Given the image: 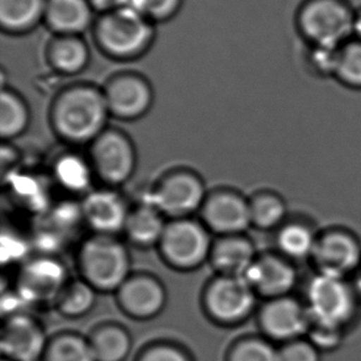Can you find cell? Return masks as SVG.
<instances>
[{"mask_svg":"<svg viewBox=\"0 0 361 361\" xmlns=\"http://www.w3.org/2000/svg\"><path fill=\"white\" fill-rule=\"evenodd\" d=\"M312 258L319 271L344 276L360 264V245L352 235L332 232L318 238Z\"/></svg>","mask_w":361,"mask_h":361,"instance_id":"obj_18","label":"cell"},{"mask_svg":"<svg viewBox=\"0 0 361 361\" xmlns=\"http://www.w3.org/2000/svg\"><path fill=\"white\" fill-rule=\"evenodd\" d=\"M94 174L90 161L74 154L61 157L54 166V176L66 190L80 192L87 190Z\"/></svg>","mask_w":361,"mask_h":361,"instance_id":"obj_28","label":"cell"},{"mask_svg":"<svg viewBox=\"0 0 361 361\" xmlns=\"http://www.w3.org/2000/svg\"><path fill=\"white\" fill-rule=\"evenodd\" d=\"M110 111L104 90L93 85H74L54 99L51 122L64 141L73 145L92 143L105 130Z\"/></svg>","mask_w":361,"mask_h":361,"instance_id":"obj_1","label":"cell"},{"mask_svg":"<svg viewBox=\"0 0 361 361\" xmlns=\"http://www.w3.org/2000/svg\"><path fill=\"white\" fill-rule=\"evenodd\" d=\"M318 238L301 224H290L279 231L278 247L283 255L293 259L312 257Z\"/></svg>","mask_w":361,"mask_h":361,"instance_id":"obj_30","label":"cell"},{"mask_svg":"<svg viewBox=\"0 0 361 361\" xmlns=\"http://www.w3.org/2000/svg\"><path fill=\"white\" fill-rule=\"evenodd\" d=\"M95 361H125L132 350V338L118 323L99 324L88 336Z\"/></svg>","mask_w":361,"mask_h":361,"instance_id":"obj_21","label":"cell"},{"mask_svg":"<svg viewBox=\"0 0 361 361\" xmlns=\"http://www.w3.org/2000/svg\"><path fill=\"white\" fill-rule=\"evenodd\" d=\"M153 30L147 18L122 6L111 10L100 20L97 39L100 47L115 59H135L148 49Z\"/></svg>","mask_w":361,"mask_h":361,"instance_id":"obj_4","label":"cell"},{"mask_svg":"<svg viewBox=\"0 0 361 361\" xmlns=\"http://www.w3.org/2000/svg\"><path fill=\"white\" fill-rule=\"evenodd\" d=\"M115 293L122 313L135 321H149L159 316L168 298L161 280L148 274L131 275Z\"/></svg>","mask_w":361,"mask_h":361,"instance_id":"obj_11","label":"cell"},{"mask_svg":"<svg viewBox=\"0 0 361 361\" xmlns=\"http://www.w3.org/2000/svg\"><path fill=\"white\" fill-rule=\"evenodd\" d=\"M201 217L209 231L220 237L242 235L252 226L249 200L235 191L219 190L207 195Z\"/></svg>","mask_w":361,"mask_h":361,"instance_id":"obj_12","label":"cell"},{"mask_svg":"<svg viewBox=\"0 0 361 361\" xmlns=\"http://www.w3.org/2000/svg\"><path fill=\"white\" fill-rule=\"evenodd\" d=\"M168 222L164 215L148 201L132 209L123 232L132 243L140 247L158 245Z\"/></svg>","mask_w":361,"mask_h":361,"instance_id":"obj_22","label":"cell"},{"mask_svg":"<svg viewBox=\"0 0 361 361\" xmlns=\"http://www.w3.org/2000/svg\"><path fill=\"white\" fill-rule=\"evenodd\" d=\"M29 122V108L24 100L13 90L3 89L0 97V135L3 140L23 135Z\"/></svg>","mask_w":361,"mask_h":361,"instance_id":"obj_27","label":"cell"},{"mask_svg":"<svg viewBox=\"0 0 361 361\" xmlns=\"http://www.w3.org/2000/svg\"><path fill=\"white\" fill-rule=\"evenodd\" d=\"M278 361H321L319 350L303 338L283 343L279 348Z\"/></svg>","mask_w":361,"mask_h":361,"instance_id":"obj_35","label":"cell"},{"mask_svg":"<svg viewBox=\"0 0 361 361\" xmlns=\"http://www.w3.org/2000/svg\"><path fill=\"white\" fill-rule=\"evenodd\" d=\"M279 348L268 338L244 336L227 348L225 361H278Z\"/></svg>","mask_w":361,"mask_h":361,"instance_id":"obj_29","label":"cell"},{"mask_svg":"<svg viewBox=\"0 0 361 361\" xmlns=\"http://www.w3.org/2000/svg\"><path fill=\"white\" fill-rule=\"evenodd\" d=\"M307 311L312 324L343 329L355 313V295L344 276L323 273L307 288Z\"/></svg>","mask_w":361,"mask_h":361,"instance_id":"obj_6","label":"cell"},{"mask_svg":"<svg viewBox=\"0 0 361 361\" xmlns=\"http://www.w3.org/2000/svg\"><path fill=\"white\" fill-rule=\"evenodd\" d=\"M257 296L242 276L219 274L204 288L201 306L211 322L220 327H235L248 321L253 314Z\"/></svg>","mask_w":361,"mask_h":361,"instance_id":"obj_3","label":"cell"},{"mask_svg":"<svg viewBox=\"0 0 361 361\" xmlns=\"http://www.w3.org/2000/svg\"><path fill=\"white\" fill-rule=\"evenodd\" d=\"M302 26L318 46L337 47L350 34L354 23L348 10L337 1L318 0L303 13Z\"/></svg>","mask_w":361,"mask_h":361,"instance_id":"obj_14","label":"cell"},{"mask_svg":"<svg viewBox=\"0 0 361 361\" xmlns=\"http://www.w3.org/2000/svg\"><path fill=\"white\" fill-rule=\"evenodd\" d=\"M354 30L357 31V34L361 37V14L359 15V18L354 23Z\"/></svg>","mask_w":361,"mask_h":361,"instance_id":"obj_39","label":"cell"},{"mask_svg":"<svg viewBox=\"0 0 361 361\" xmlns=\"http://www.w3.org/2000/svg\"><path fill=\"white\" fill-rule=\"evenodd\" d=\"M46 0H0V23L10 32L31 29L44 16Z\"/></svg>","mask_w":361,"mask_h":361,"instance_id":"obj_24","label":"cell"},{"mask_svg":"<svg viewBox=\"0 0 361 361\" xmlns=\"http://www.w3.org/2000/svg\"><path fill=\"white\" fill-rule=\"evenodd\" d=\"M252 226L260 230H271L283 224L286 216V206L279 196L263 192L249 200Z\"/></svg>","mask_w":361,"mask_h":361,"instance_id":"obj_31","label":"cell"},{"mask_svg":"<svg viewBox=\"0 0 361 361\" xmlns=\"http://www.w3.org/2000/svg\"><path fill=\"white\" fill-rule=\"evenodd\" d=\"M258 324L264 337L283 344L307 336L312 322L307 308L290 296H283L264 303L259 310Z\"/></svg>","mask_w":361,"mask_h":361,"instance_id":"obj_9","label":"cell"},{"mask_svg":"<svg viewBox=\"0 0 361 361\" xmlns=\"http://www.w3.org/2000/svg\"><path fill=\"white\" fill-rule=\"evenodd\" d=\"M212 243L209 228L204 224L185 217L166 224L157 247L169 267L190 271L210 259Z\"/></svg>","mask_w":361,"mask_h":361,"instance_id":"obj_5","label":"cell"},{"mask_svg":"<svg viewBox=\"0 0 361 361\" xmlns=\"http://www.w3.org/2000/svg\"><path fill=\"white\" fill-rule=\"evenodd\" d=\"M204 181L191 171H178L158 181L148 202L173 220L185 219L205 202Z\"/></svg>","mask_w":361,"mask_h":361,"instance_id":"obj_8","label":"cell"},{"mask_svg":"<svg viewBox=\"0 0 361 361\" xmlns=\"http://www.w3.org/2000/svg\"><path fill=\"white\" fill-rule=\"evenodd\" d=\"M110 115L121 120H137L146 115L153 104V89L137 74H120L104 89Z\"/></svg>","mask_w":361,"mask_h":361,"instance_id":"obj_13","label":"cell"},{"mask_svg":"<svg viewBox=\"0 0 361 361\" xmlns=\"http://www.w3.org/2000/svg\"><path fill=\"white\" fill-rule=\"evenodd\" d=\"M44 18L51 29L62 35H77L88 27L92 20L89 0H47Z\"/></svg>","mask_w":361,"mask_h":361,"instance_id":"obj_20","label":"cell"},{"mask_svg":"<svg viewBox=\"0 0 361 361\" xmlns=\"http://www.w3.org/2000/svg\"><path fill=\"white\" fill-rule=\"evenodd\" d=\"M180 0H128L127 6L147 19H166L176 9Z\"/></svg>","mask_w":361,"mask_h":361,"instance_id":"obj_34","label":"cell"},{"mask_svg":"<svg viewBox=\"0 0 361 361\" xmlns=\"http://www.w3.org/2000/svg\"><path fill=\"white\" fill-rule=\"evenodd\" d=\"M66 271L61 264L51 259H39L23 270L19 280V293L30 302L56 300L67 285Z\"/></svg>","mask_w":361,"mask_h":361,"instance_id":"obj_17","label":"cell"},{"mask_svg":"<svg viewBox=\"0 0 361 361\" xmlns=\"http://www.w3.org/2000/svg\"><path fill=\"white\" fill-rule=\"evenodd\" d=\"M308 341L312 343L318 350H331L339 345L342 339V329L324 327L319 324H311L307 333Z\"/></svg>","mask_w":361,"mask_h":361,"instance_id":"obj_36","label":"cell"},{"mask_svg":"<svg viewBox=\"0 0 361 361\" xmlns=\"http://www.w3.org/2000/svg\"><path fill=\"white\" fill-rule=\"evenodd\" d=\"M127 1L128 0H89V3L102 10H111L118 9L122 6H127Z\"/></svg>","mask_w":361,"mask_h":361,"instance_id":"obj_38","label":"cell"},{"mask_svg":"<svg viewBox=\"0 0 361 361\" xmlns=\"http://www.w3.org/2000/svg\"><path fill=\"white\" fill-rule=\"evenodd\" d=\"M135 361H194V359L179 344L159 341L142 348Z\"/></svg>","mask_w":361,"mask_h":361,"instance_id":"obj_32","label":"cell"},{"mask_svg":"<svg viewBox=\"0 0 361 361\" xmlns=\"http://www.w3.org/2000/svg\"><path fill=\"white\" fill-rule=\"evenodd\" d=\"M336 74L348 85L361 87V44H350L341 51Z\"/></svg>","mask_w":361,"mask_h":361,"instance_id":"obj_33","label":"cell"},{"mask_svg":"<svg viewBox=\"0 0 361 361\" xmlns=\"http://www.w3.org/2000/svg\"><path fill=\"white\" fill-rule=\"evenodd\" d=\"M137 156L131 140L115 128H106L92 142L90 164L94 174L110 186L126 183L136 169Z\"/></svg>","mask_w":361,"mask_h":361,"instance_id":"obj_7","label":"cell"},{"mask_svg":"<svg viewBox=\"0 0 361 361\" xmlns=\"http://www.w3.org/2000/svg\"><path fill=\"white\" fill-rule=\"evenodd\" d=\"M49 343L42 324L26 313H11L1 329L0 348L8 361H41Z\"/></svg>","mask_w":361,"mask_h":361,"instance_id":"obj_10","label":"cell"},{"mask_svg":"<svg viewBox=\"0 0 361 361\" xmlns=\"http://www.w3.org/2000/svg\"><path fill=\"white\" fill-rule=\"evenodd\" d=\"M41 361H95L88 337L75 332H61L49 338Z\"/></svg>","mask_w":361,"mask_h":361,"instance_id":"obj_25","label":"cell"},{"mask_svg":"<svg viewBox=\"0 0 361 361\" xmlns=\"http://www.w3.org/2000/svg\"><path fill=\"white\" fill-rule=\"evenodd\" d=\"M341 51L333 46H318L313 54V61L319 71L324 73H336L339 63Z\"/></svg>","mask_w":361,"mask_h":361,"instance_id":"obj_37","label":"cell"},{"mask_svg":"<svg viewBox=\"0 0 361 361\" xmlns=\"http://www.w3.org/2000/svg\"><path fill=\"white\" fill-rule=\"evenodd\" d=\"M255 259L252 242L242 235H221L212 243L209 260L220 275L243 278Z\"/></svg>","mask_w":361,"mask_h":361,"instance_id":"obj_19","label":"cell"},{"mask_svg":"<svg viewBox=\"0 0 361 361\" xmlns=\"http://www.w3.org/2000/svg\"><path fill=\"white\" fill-rule=\"evenodd\" d=\"M98 291L83 279L74 280L64 286L56 300V308L61 316L69 319H78L87 316L97 302Z\"/></svg>","mask_w":361,"mask_h":361,"instance_id":"obj_26","label":"cell"},{"mask_svg":"<svg viewBox=\"0 0 361 361\" xmlns=\"http://www.w3.org/2000/svg\"><path fill=\"white\" fill-rule=\"evenodd\" d=\"M244 279L258 296L271 298L288 296L296 283V271L285 259L265 255L255 259Z\"/></svg>","mask_w":361,"mask_h":361,"instance_id":"obj_16","label":"cell"},{"mask_svg":"<svg viewBox=\"0 0 361 361\" xmlns=\"http://www.w3.org/2000/svg\"><path fill=\"white\" fill-rule=\"evenodd\" d=\"M78 268L84 281L98 293H116L131 276V259L115 235H95L79 249Z\"/></svg>","mask_w":361,"mask_h":361,"instance_id":"obj_2","label":"cell"},{"mask_svg":"<svg viewBox=\"0 0 361 361\" xmlns=\"http://www.w3.org/2000/svg\"><path fill=\"white\" fill-rule=\"evenodd\" d=\"M49 61L54 71L64 75H74L87 67L89 49L75 35H62L49 44Z\"/></svg>","mask_w":361,"mask_h":361,"instance_id":"obj_23","label":"cell"},{"mask_svg":"<svg viewBox=\"0 0 361 361\" xmlns=\"http://www.w3.org/2000/svg\"><path fill=\"white\" fill-rule=\"evenodd\" d=\"M82 219L95 235H115L125 230L130 209L126 202L111 189L89 192L82 206Z\"/></svg>","mask_w":361,"mask_h":361,"instance_id":"obj_15","label":"cell"},{"mask_svg":"<svg viewBox=\"0 0 361 361\" xmlns=\"http://www.w3.org/2000/svg\"><path fill=\"white\" fill-rule=\"evenodd\" d=\"M359 288H360V290H361V276H360V280H359Z\"/></svg>","mask_w":361,"mask_h":361,"instance_id":"obj_40","label":"cell"}]
</instances>
